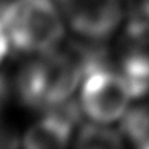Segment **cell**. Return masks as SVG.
Returning <instances> with one entry per match:
<instances>
[{"label": "cell", "instance_id": "obj_1", "mask_svg": "<svg viewBox=\"0 0 149 149\" xmlns=\"http://www.w3.org/2000/svg\"><path fill=\"white\" fill-rule=\"evenodd\" d=\"M85 72L87 58L80 43L36 53L18 72V98L29 109L48 111L71 100Z\"/></svg>", "mask_w": 149, "mask_h": 149}, {"label": "cell", "instance_id": "obj_2", "mask_svg": "<svg viewBox=\"0 0 149 149\" xmlns=\"http://www.w3.org/2000/svg\"><path fill=\"white\" fill-rule=\"evenodd\" d=\"M0 19L18 52H48L64 39L63 16L52 0H8L0 8Z\"/></svg>", "mask_w": 149, "mask_h": 149}, {"label": "cell", "instance_id": "obj_3", "mask_svg": "<svg viewBox=\"0 0 149 149\" xmlns=\"http://www.w3.org/2000/svg\"><path fill=\"white\" fill-rule=\"evenodd\" d=\"M135 100L132 85L122 72H114L109 64L96 66L84 75L80 87V107L90 120L111 123L122 119Z\"/></svg>", "mask_w": 149, "mask_h": 149}, {"label": "cell", "instance_id": "obj_4", "mask_svg": "<svg viewBox=\"0 0 149 149\" xmlns=\"http://www.w3.org/2000/svg\"><path fill=\"white\" fill-rule=\"evenodd\" d=\"M69 26L88 40L112 36L123 18L122 0H58Z\"/></svg>", "mask_w": 149, "mask_h": 149}, {"label": "cell", "instance_id": "obj_5", "mask_svg": "<svg viewBox=\"0 0 149 149\" xmlns=\"http://www.w3.org/2000/svg\"><path fill=\"white\" fill-rule=\"evenodd\" d=\"M119 69L132 85L135 100L149 95V18L127 23L117 48Z\"/></svg>", "mask_w": 149, "mask_h": 149}, {"label": "cell", "instance_id": "obj_6", "mask_svg": "<svg viewBox=\"0 0 149 149\" xmlns=\"http://www.w3.org/2000/svg\"><path fill=\"white\" fill-rule=\"evenodd\" d=\"M82 112L80 103L75 104L72 100L43 111V116L24 132L23 146L32 149L68 146Z\"/></svg>", "mask_w": 149, "mask_h": 149}, {"label": "cell", "instance_id": "obj_7", "mask_svg": "<svg viewBox=\"0 0 149 149\" xmlns=\"http://www.w3.org/2000/svg\"><path fill=\"white\" fill-rule=\"evenodd\" d=\"M122 130L107 127V123L91 122L80 127L77 136H75V146L79 148H120L125 144Z\"/></svg>", "mask_w": 149, "mask_h": 149}, {"label": "cell", "instance_id": "obj_8", "mask_svg": "<svg viewBox=\"0 0 149 149\" xmlns=\"http://www.w3.org/2000/svg\"><path fill=\"white\" fill-rule=\"evenodd\" d=\"M120 130L133 146L149 149V103H141L127 111Z\"/></svg>", "mask_w": 149, "mask_h": 149}, {"label": "cell", "instance_id": "obj_9", "mask_svg": "<svg viewBox=\"0 0 149 149\" xmlns=\"http://www.w3.org/2000/svg\"><path fill=\"white\" fill-rule=\"evenodd\" d=\"M16 144H18L16 133L11 130V127L0 116V148H11V146Z\"/></svg>", "mask_w": 149, "mask_h": 149}, {"label": "cell", "instance_id": "obj_10", "mask_svg": "<svg viewBox=\"0 0 149 149\" xmlns=\"http://www.w3.org/2000/svg\"><path fill=\"white\" fill-rule=\"evenodd\" d=\"M10 39H8V34L7 31H5L3 27V23H2V19H0V63L5 59V56H7L8 50H10Z\"/></svg>", "mask_w": 149, "mask_h": 149}, {"label": "cell", "instance_id": "obj_11", "mask_svg": "<svg viewBox=\"0 0 149 149\" xmlns=\"http://www.w3.org/2000/svg\"><path fill=\"white\" fill-rule=\"evenodd\" d=\"M141 8H143L144 16L149 18V0H141Z\"/></svg>", "mask_w": 149, "mask_h": 149}]
</instances>
